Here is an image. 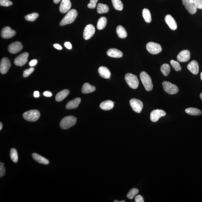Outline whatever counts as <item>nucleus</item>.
<instances>
[{"instance_id": "f257e3e1", "label": "nucleus", "mask_w": 202, "mask_h": 202, "mask_svg": "<svg viewBox=\"0 0 202 202\" xmlns=\"http://www.w3.org/2000/svg\"><path fill=\"white\" fill-rule=\"evenodd\" d=\"M78 16L77 11L72 9L68 12L60 23V26H64L67 24H71L74 22Z\"/></svg>"}, {"instance_id": "f03ea898", "label": "nucleus", "mask_w": 202, "mask_h": 202, "mask_svg": "<svg viewBox=\"0 0 202 202\" xmlns=\"http://www.w3.org/2000/svg\"><path fill=\"white\" fill-rule=\"evenodd\" d=\"M76 122V118L73 116H68L64 117L60 123V127L63 130H66L74 126Z\"/></svg>"}, {"instance_id": "7ed1b4c3", "label": "nucleus", "mask_w": 202, "mask_h": 202, "mask_svg": "<svg viewBox=\"0 0 202 202\" xmlns=\"http://www.w3.org/2000/svg\"><path fill=\"white\" fill-rule=\"evenodd\" d=\"M140 77L146 90L147 91L152 90L153 85L151 78L149 75L147 73L143 71L140 74Z\"/></svg>"}, {"instance_id": "20e7f679", "label": "nucleus", "mask_w": 202, "mask_h": 202, "mask_svg": "<svg viewBox=\"0 0 202 202\" xmlns=\"http://www.w3.org/2000/svg\"><path fill=\"white\" fill-rule=\"evenodd\" d=\"M125 79L128 85L131 89H136L138 87L139 81L137 76L135 75L128 73L125 75Z\"/></svg>"}, {"instance_id": "39448f33", "label": "nucleus", "mask_w": 202, "mask_h": 202, "mask_svg": "<svg viewBox=\"0 0 202 202\" xmlns=\"http://www.w3.org/2000/svg\"><path fill=\"white\" fill-rule=\"evenodd\" d=\"M40 117V113L37 110H32L25 112L23 114L24 119L27 121L35 122L39 119Z\"/></svg>"}, {"instance_id": "423d86ee", "label": "nucleus", "mask_w": 202, "mask_h": 202, "mask_svg": "<svg viewBox=\"0 0 202 202\" xmlns=\"http://www.w3.org/2000/svg\"><path fill=\"white\" fill-rule=\"evenodd\" d=\"M162 84L164 90L168 94L172 95L177 93L179 92L178 87L175 84L168 81H164Z\"/></svg>"}, {"instance_id": "0eeeda50", "label": "nucleus", "mask_w": 202, "mask_h": 202, "mask_svg": "<svg viewBox=\"0 0 202 202\" xmlns=\"http://www.w3.org/2000/svg\"><path fill=\"white\" fill-rule=\"evenodd\" d=\"M148 51L152 54H157L162 51V48L159 44L154 42H149L146 46Z\"/></svg>"}, {"instance_id": "6e6552de", "label": "nucleus", "mask_w": 202, "mask_h": 202, "mask_svg": "<svg viewBox=\"0 0 202 202\" xmlns=\"http://www.w3.org/2000/svg\"><path fill=\"white\" fill-rule=\"evenodd\" d=\"M182 2L185 9L190 14H194L196 12L197 8L195 0H182Z\"/></svg>"}, {"instance_id": "1a4fd4ad", "label": "nucleus", "mask_w": 202, "mask_h": 202, "mask_svg": "<svg viewBox=\"0 0 202 202\" xmlns=\"http://www.w3.org/2000/svg\"><path fill=\"white\" fill-rule=\"evenodd\" d=\"M130 106L135 112L141 113L143 107V103L141 101L136 98L131 99L130 101Z\"/></svg>"}, {"instance_id": "9d476101", "label": "nucleus", "mask_w": 202, "mask_h": 202, "mask_svg": "<svg viewBox=\"0 0 202 202\" xmlns=\"http://www.w3.org/2000/svg\"><path fill=\"white\" fill-rule=\"evenodd\" d=\"M29 54L27 52L21 54L15 58L14 61L15 64L17 66H22L27 62Z\"/></svg>"}, {"instance_id": "9b49d317", "label": "nucleus", "mask_w": 202, "mask_h": 202, "mask_svg": "<svg viewBox=\"0 0 202 202\" xmlns=\"http://www.w3.org/2000/svg\"><path fill=\"white\" fill-rule=\"evenodd\" d=\"M95 28L92 24L87 25L84 29L83 37L85 40H87L90 39L95 33Z\"/></svg>"}, {"instance_id": "f8f14e48", "label": "nucleus", "mask_w": 202, "mask_h": 202, "mask_svg": "<svg viewBox=\"0 0 202 202\" xmlns=\"http://www.w3.org/2000/svg\"><path fill=\"white\" fill-rule=\"evenodd\" d=\"M166 112L163 110H153L150 114V119L153 122H156L161 117L165 116Z\"/></svg>"}, {"instance_id": "ddd939ff", "label": "nucleus", "mask_w": 202, "mask_h": 202, "mask_svg": "<svg viewBox=\"0 0 202 202\" xmlns=\"http://www.w3.org/2000/svg\"><path fill=\"white\" fill-rule=\"evenodd\" d=\"M23 45L19 41L13 42L9 45L8 50L10 53L16 54L22 50Z\"/></svg>"}, {"instance_id": "4468645a", "label": "nucleus", "mask_w": 202, "mask_h": 202, "mask_svg": "<svg viewBox=\"0 0 202 202\" xmlns=\"http://www.w3.org/2000/svg\"><path fill=\"white\" fill-rule=\"evenodd\" d=\"M11 67V63L7 58H3L2 59L0 65V71L2 74H6Z\"/></svg>"}, {"instance_id": "2eb2a0df", "label": "nucleus", "mask_w": 202, "mask_h": 202, "mask_svg": "<svg viewBox=\"0 0 202 202\" xmlns=\"http://www.w3.org/2000/svg\"><path fill=\"white\" fill-rule=\"evenodd\" d=\"M15 31L12 30L10 27L7 26L4 27L1 32V37L4 39H9L16 35Z\"/></svg>"}, {"instance_id": "dca6fc26", "label": "nucleus", "mask_w": 202, "mask_h": 202, "mask_svg": "<svg viewBox=\"0 0 202 202\" xmlns=\"http://www.w3.org/2000/svg\"><path fill=\"white\" fill-rule=\"evenodd\" d=\"M190 58V52L188 50H183L177 55V58L178 61L181 62L188 61Z\"/></svg>"}, {"instance_id": "f3484780", "label": "nucleus", "mask_w": 202, "mask_h": 202, "mask_svg": "<svg viewBox=\"0 0 202 202\" xmlns=\"http://www.w3.org/2000/svg\"><path fill=\"white\" fill-rule=\"evenodd\" d=\"M71 3L70 0H62L60 4L59 10L62 13L67 12L71 9Z\"/></svg>"}, {"instance_id": "a211bd4d", "label": "nucleus", "mask_w": 202, "mask_h": 202, "mask_svg": "<svg viewBox=\"0 0 202 202\" xmlns=\"http://www.w3.org/2000/svg\"><path fill=\"white\" fill-rule=\"evenodd\" d=\"M165 20L166 23L172 30H175L177 28V24L173 17L170 14L166 16Z\"/></svg>"}, {"instance_id": "6ab92c4d", "label": "nucleus", "mask_w": 202, "mask_h": 202, "mask_svg": "<svg viewBox=\"0 0 202 202\" xmlns=\"http://www.w3.org/2000/svg\"><path fill=\"white\" fill-rule=\"evenodd\" d=\"M187 68L194 75H197L199 72L198 64L196 60H193L190 62L187 66Z\"/></svg>"}, {"instance_id": "aec40b11", "label": "nucleus", "mask_w": 202, "mask_h": 202, "mask_svg": "<svg viewBox=\"0 0 202 202\" xmlns=\"http://www.w3.org/2000/svg\"><path fill=\"white\" fill-rule=\"evenodd\" d=\"M107 55L111 57L120 58L123 56V53L120 50L115 48H111L107 52Z\"/></svg>"}, {"instance_id": "412c9836", "label": "nucleus", "mask_w": 202, "mask_h": 202, "mask_svg": "<svg viewBox=\"0 0 202 202\" xmlns=\"http://www.w3.org/2000/svg\"><path fill=\"white\" fill-rule=\"evenodd\" d=\"M81 102L80 98H76L74 100L70 101L66 104V108L67 110H72L77 108Z\"/></svg>"}, {"instance_id": "4be33fe9", "label": "nucleus", "mask_w": 202, "mask_h": 202, "mask_svg": "<svg viewBox=\"0 0 202 202\" xmlns=\"http://www.w3.org/2000/svg\"><path fill=\"white\" fill-rule=\"evenodd\" d=\"M98 72L101 77L105 79H109L110 77L111 73L108 68L104 66L99 68Z\"/></svg>"}, {"instance_id": "5701e85b", "label": "nucleus", "mask_w": 202, "mask_h": 202, "mask_svg": "<svg viewBox=\"0 0 202 202\" xmlns=\"http://www.w3.org/2000/svg\"><path fill=\"white\" fill-rule=\"evenodd\" d=\"M32 157L34 160L36 161L37 162L40 163L45 164V165H48L49 163V161L45 158L42 157L40 155L36 154V153H33L32 154Z\"/></svg>"}, {"instance_id": "b1692460", "label": "nucleus", "mask_w": 202, "mask_h": 202, "mask_svg": "<svg viewBox=\"0 0 202 202\" xmlns=\"http://www.w3.org/2000/svg\"><path fill=\"white\" fill-rule=\"evenodd\" d=\"M100 107L102 110H110L113 108L114 103L111 100H106L100 103Z\"/></svg>"}, {"instance_id": "393cba45", "label": "nucleus", "mask_w": 202, "mask_h": 202, "mask_svg": "<svg viewBox=\"0 0 202 202\" xmlns=\"http://www.w3.org/2000/svg\"><path fill=\"white\" fill-rule=\"evenodd\" d=\"M69 91L68 89H64L61 91L57 94L55 97V100L57 102H60L64 100V99L69 94Z\"/></svg>"}, {"instance_id": "a878e982", "label": "nucleus", "mask_w": 202, "mask_h": 202, "mask_svg": "<svg viewBox=\"0 0 202 202\" xmlns=\"http://www.w3.org/2000/svg\"><path fill=\"white\" fill-rule=\"evenodd\" d=\"M96 87L91 85L89 83H85L83 85L82 89V92L83 94H88L93 92L96 90Z\"/></svg>"}, {"instance_id": "bb28decb", "label": "nucleus", "mask_w": 202, "mask_h": 202, "mask_svg": "<svg viewBox=\"0 0 202 202\" xmlns=\"http://www.w3.org/2000/svg\"><path fill=\"white\" fill-rule=\"evenodd\" d=\"M116 31L117 35L120 38H125L127 36V33L126 30L122 26H118L117 27Z\"/></svg>"}, {"instance_id": "cd10ccee", "label": "nucleus", "mask_w": 202, "mask_h": 202, "mask_svg": "<svg viewBox=\"0 0 202 202\" xmlns=\"http://www.w3.org/2000/svg\"><path fill=\"white\" fill-rule=\"evenodd\" d=\"M185 112L188 114L193 116H198L201 115L202 112L199 109L194 108V107H190L186 109Z\"/></svg>"}, {"instance_id": "c85d7f7f", "label": "nucleus", "mask_w": 202, "mask_h": 202, "mask_svg": "<svg viewBox=\"0 0 202 202\" xmlns=\"http://www.w3.org/2000/svg\"><path fill=\"white\" fill-rule=\"evenodd\" d=\"M107 23V19L106 17H100L97 22V28L99 30H102L105 27Z\"/></svg>"}, {"instance_id": "c756f323", "label": "nucleus", "mask_w": 202, "mask_h": 202, "mask_svg": "<svg viewBox=\"0 0 202 202\" xmlns=\"http://www.w3.org/2000/svg\"><path fill=\"white\" fill-rule=\"evenodd\" d=\"M109 8L106 5L99 4L97 6V11L98 13L102 14L108 12Z\"/></svg>"}, {"instance_id": "7c9ffc66", "label": "nucleus", "mask_w": 202, "mask_h": 202, "mask_svg": "<svg viewBox=\"0 0 202 202\" xmlns=\"http://www.w3.org/2000/svg\"><path fill=\"white\" fill-rule=\"evenodd\" d=\"M142 15L144 20L147 23H150L152 21L151 15L149 9H143Z\"/></svg>"}, {"instance_id": "2f4dec72", "label": "nucleus", "mask_w": 202, "mask_h": 202, "mask_svg": "<svg viewBox=\"0 0 202 202\" xmlns=\"http://www.w3.org/2000/svg\"><path fill=\"white\" fill-rule=\"evenodd\" d=\"M114 8L118 11H122L123 9V4L121 0H111Z\"/></svg>"}, {"instance_id": "473e14b6", "label": "nucleus", "mask_w": 202, "mask_h": 202, "mask_svg": "<svg viewBox=\"0 0 202 202\" xmlns=\"http://www.w3.org/2000/svg\"><path fill=\"white\" fill-rule=\"evenodd\" d=\"M170 67L168 64H164L161 66V71L164 76H167L169 75L170 72Z\"/></svg>"}, {"instance_id": "72a5a7b5", "label": "nucleus", "mask_w": 202, "mask_h": 202, "mask_svg": "<svg viewBox=\"0 0 202 202\" xmlns=\"http://www.w3.org/2000/svg\"><path fill=\"white\" fill-rule=\"evenodd\" d=\"M10 156L12 160L14 163H17L18 161V155L17 150L14 148L11 149L10 152Z\"/></svg>"}, {"instance_id": "f704fd0d", "label": "nucleus", "mask_w": 202, "mask_h": 202, "mask_svg": "<svg viewBox=\"0 0 202 202\" xmlns=\"http://www.w3.org/2000/svg\"><path fill=\"white\" fill-rule=\"evenodd\" d=\"M39 16V14L37 13H33L32 14L27 15L25 17L26 20L29 22H33Z\"/></svg>"}, {"instance_id": "c9c22d12", "label": "nucleus", "mask_w": 202, "mask_h": 202, "mask_svg": "<svg viewBox=\"0 0 202 202\" xmlns=\"http://www.w3.org/2000/svg\"><path fill=\"white\" fill-rule=\"evenodd\" d=\"M139 192V190L138 189L134 188L130 190L127 195V197L129 199L131 200Z\"/></svg>"}, {"instance_id": "e433bc0d", "label": "nucleus", "mask_w": 202, "mask_h": 202, "mask_svg": "<svg viewBox=\"0 0 202 202\" xmlns=\"http://www.w3.org/2000/svg\"><path fill=\"white\" fill-rule=\"evenodd\" d=\"M170 63L172 67L174 68V69H175L176 71H179L181 70V67L180 63H179L178 62L172 60H171Z\"/></svg>"}, {"instance_id": "4c0bfd02", "label": "nucleus", "mask_w": 202, "mask_h": 202, "mask_svg": "<svg viewBox=\"0 0 202 202\" xmlns=\"http://www.w3.org/2000/svg\"><path fill=\"white\" fill-rule=\"evenodd\" d=\"M35 70L33 68H30L29 69H26L24 71L23 76L24 78H26L32 74Z\"/></svg>"}, {"instance_id": "58836bf2", "label": "nucleus", "mask_w": 202, "mask_h": 202, "mask_svg": "<svg viewBox=\"0 0 202 202\" xmlns=\"http://www.w3.org/2000/svg\"><path fill=\"white\" fill-rule=\"evenodd\" d=\"M0 4L1 6L8 7L12 5V3L9 0H0Z\"/></svg>"}, {"instance_id": "ea45409f", "label": "nucleus", "mask_w": 202, "mask_h": 202, "mask_svg": "<svg viewBox=\"0 0 202 202\" xmlns=\"http://www.w3.org/2000/svg\"><path fill=\"white\" fill-rule=\"evenodd\" d=\"M98 0H90V3L88 5V7L90 9H94L96 6Z\"/></svg>"}, {"instance_id": "a19ab883", "label": "nucleus", "mask_w": 202, "mask_h": 202, "mask_svg": "<svg viewBox=\"0 0 202 202\" xmlns=\"http://www.w3.org/2000/svg\"><path fill=\"white\" fill-rule=\"evenodd\" d=\"M4 165V163L1 162V165H0V177H1V178L4 176L5 174V170Z\"/></svg>"}, {"instance_id": "79ce46f5", "label": "nucleus", "mask_w": 202, "mask_h": 202, "mask_svg": "<svg viewBox=\"0 0 202 202\" xmlns=\"http://www.w3.org/2000/svg\"><path fill=\"white\" fill-rule=\"evenodd\" d=\"M195 2L197 9H202V0H195Z\"/></svg>"}, {"instance_id": "37998d69", "label": "nucleus", "mask_w": 202, "mask_h": 202, "mask_svg": "<svg viewBox=\"0 0 202 202\" xmlns=\"http://www.w3.org/2000/svg\"><path fill=\"white\" fill-rule=\"evenodd\" d=\"M135 201L136 202H144V200L143 198L141 195H137L135 198Z\"/></svg>"}, {"instance_id": "c03bdc74", "label": "nucleus", "mask_w": 202, "mask_h": 202, "mask_svg": "<svg viewBox=\"0 0 202 202\" xmlns=\"http://www.w3.org/2000/svg\"><path fill=\"white\" fill-rule=\"evenodd\" d=\"M64 45L65 47L68 49L71 50L72 48V45L69 42H65L64 44Z\"/></svg>"}, {"instance_id": "a18cd8bd", "label": "nucleus", "mask_w": 202, "mask_h": 202, "mask_svg": "<svg viewBox=\"0 0 202 202\" xmlns=\"http://www.w3.org/2000/svg\"><path fill=\"white\" fill-rule=\"evenodd\" d=\"M37 62V60L34 59L31 60L29 63V66L30 67H33L35 66Z\"/></svg>"}, {"instance_id": "49530a36", "label": "nucleus", "mask_w": 202, "mask_h": 202, "mask_svg": "<svg viewBox=\"0 0 202 202\" xmlns=\"http://www.w3.org/2000/svg\"><path fill=\"white\" fill-rule=\"evenodd\" d=\"M44 95L45 96L50 97L52 96V94L51 92H48V91H46L43 93Z\"/></svg>"}, {"instance_id": "de8ad7c7", "label": "nucleus", "mask_w": 202, "mask_h": 202, "mask_svg": "<svg viewBox=\"0 0 202 202\" xmlns=\"http://www.w3.org/2000/svg\"><path fill=\"white\" fill-rule=\"evenodd\" d=\"M53 46L55 48L57 49V50H61L62 49V47H61V45L58 44H54Z\"/></svg>"}, {"instance_id": "09e8293b", "label": "nucleus", "mask_w": 202, "mask_h": 202, "mask_svg": "<svg viewBox=\"0 0 202 202\" xmlns=\"http://www.w3.org/2000/svg\"><path fill=\"white\" fill-rule=\"evenodd\" d=\"M33 96L35 97H39L40 96V92H39L38 91H35L34 92Z\"/></svg>"}, {"instance_id": "8fccbe9b", "label": "nucleus", "mask_w": 202, "mask_h": 202, "mask_svg": "<svg viewBox=\"0 0 202 202\" xmlns=\"http://www.w3.org/2000/svg\"><path fill=\"white\" fill-rule=\"evenodd\" d=\"M61 0H53L55 4H57L58 3L60 2Z\"/></svg>"}, {"instance_id": "3c124183", "label": "nucleus", "mask_w": 202, "mask_h": 202, "mask_svg": "<svg viewBox=\"0 0 202 202\" xmlns=\"http://www.w3.org/2000/svg\"><path fill=\"white\" fill-rule=\"evenodd\" d=\"M2 128V124L1 123H0V130H1Z\"/></svg>"}, {"instance_id": "603ef678", "label": "nucleus", "mask_w": 202, "mask_h": 202, "mask_svg": "<svg viewBox=\"0 0 202 202\" xmlns=\"http://www.w3.org/2000/svg\"><path fill=\"white\" fill-rule=\"evenodd\" d=\"M125 201H117V200H115L114 201V202H125Z\"/></svg>"}, {"instance_id": "864d4df0", "label": "nucleus", "mask_w": 202, "mask_h": 202, "mask_svg": "<svg viewBox=\"0 0 202 202\" xmlns=\"http://www.w3.org/2000/svg\"><path fill=\"white\" fill-rule=\"evenodd\" d=\"M200 98L201 99V100H202V92H201V93L200 94Z\"/></svg>"}, {"instance_id": "5fc2aeb1", "label": "nucleus", "mask_w": 202, "mask_h": 202, "mask_svg": "<svg viewBox=\"0 0 202 202\" xmlns=\"http://www.w3.org/2000/svg\"><path fill=\"white\" fill-rule=\"evenodd\" d=\"M200 78H201V79L202 81V71L200 74Z\"/></svg>"}]
</instances>
